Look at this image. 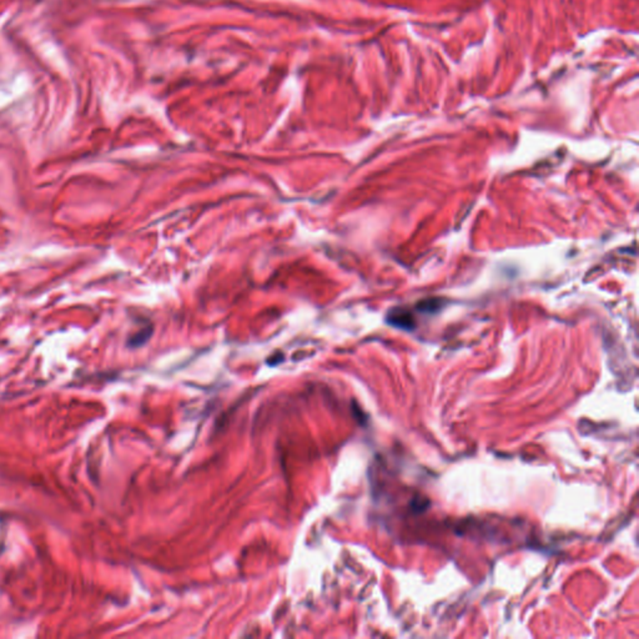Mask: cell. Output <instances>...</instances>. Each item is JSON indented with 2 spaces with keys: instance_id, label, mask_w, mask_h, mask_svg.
<instances>
[{
  "instance_id": "cell-1",
  "label": "cell",
  "mask_w": 639,
  "mask_h": 639,
  "mask_svg": "<svg viewBox=\"0 0 639 639\" xmlns=\"http://www.w3.org/2000/svg\"><path fill=\"white\" fill-rule=\"evenodd\" d=\"M387 322L391 326L398 327L402 330H413L416 327V321L415 318L407 308H395L390 310V313L387 315Z\"/></svg>"
},
{
  "instance_id": "cell-2",
  "label": "cell",
  "mask_w": 639,
  "mask_h": 639,
  "mask_svg": "<svg viewBox=\"0 0 639 639\" xmlns=\"http://www.w3.org/2000/svg\"><path fill=\"white\" fill-rule=\"evenodd\" d=\"M417 308H418L420 311H422V313H437V311L441 308V300H438V298H426V300H423L421 303H418Z\"/></svg>"
}]
</instances>
